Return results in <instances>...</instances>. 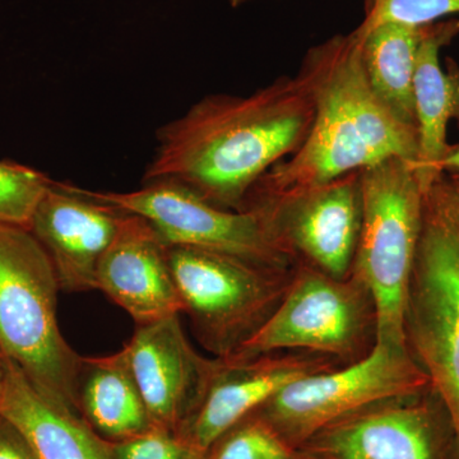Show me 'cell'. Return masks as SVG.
<instances>
[{
	"instance_id": "obj_7",
	"label": "cell",
	"mask_w": 459,
	"mask_h": 459,
	"mask_svg": "<svg viewBox=\"0 0 459 459\" xmlns=\"http://www.w3.org/2000/svg\"><path fill=\"white\" fill-rule=\"evenodd\" d=\"M175 285L198 342L228 359L273 316L291 271L261 267L223 253L168 247Z\"/></svg>"
},
{
	"instance_id": "obj_16",
	"label": "cell",
	"mask_w": 459,
	"mask_h": 459,
	"mask_svg": "<svg viewBox=\"0 0 459 459\" xmlns=\"http://www.w3.org/2000/svg\"><path fill=\"white\" fill-rule=\"evenodd\" d=\"M459 35V20L424 27L416 62L413 99L418 126V159L412 166L425 195L442 177L440 162L451 150L446 128L452 120L459 126V68L440 65V51Z\"/></svg>"
},
{
	"instance_id": "obj_23",
	"label": "cell",
	"mask_w": 459,
	"mask_h": 459,
	"mask_svg": "<svg viewBox=\"0 0 459 459\" xmlns=\"http://www.w3.org/2000/svg\"><path fill=\"white\" fill-rule=\"evenodd\" d=\"M110 443L111 459H199L197 453L174 431L152 428L122 442Z\"/></svg>"
},
{
	"instance_id": "obj_5",
	"label": "cell",
	"mask_w": 459,
	"mask_h": 459,
	"mask_svg": "<svg viewBox=\"0 0 459 459\" xmlns=\"http://www.w3.org/2000/svg\"><path fill=\"white\" fill-rule=\"evenodd\" d=\"M404 333L448 416L451 459H459V234L434 186L425 195Z\"/></svg>"
},
{
	"instance_id": "obj_2",
	"label": "cell",
	"mask_w": 459,
	"mask_h": 459,
	"mask_svg": "<svg viewBox=\"0 0 459 459\" xmlns=\"http://www.w3.org/2000/svg\"><path fill=\"white\" fill-rule=\"evenodd\" d=\"M300 72L313 93L312 128L294 155L265 172L250 193L286 195L395 157L416 161L418 132L377 101L365 77L355 32L312 48Z\"/></svg>"
},
{
	"instance_id": "obj_26",
	"label": "cell",
	"mask_w": 459,
	"mask_h": 459,
	"mask_svg": "<svg viewBox=\"0 0 459 459\" xmlns=\"http://www.w3.org/2000/svg\"><path fill=\"white\" fill-rule=\"evenodd\" d=\"M439 170L442 174L449 175L452 179L459 181V144L451 146V150L440 162Z\"/></svg>"
},
{
	"instance_id": "obj_18",
	"label": "cell",
	"mask_w": 459,
	"mask_h": 459,
	"mask_svg": "<svg viewBox=\"0 0 459 459\" xmlns=\"http://www.w3.org/2000/svg\"><path fill=\"white\" fill-rule=\"evenodd\" d=\"M77 397L84 421L108 442L131 439L153 428L123 350L82 358Z\"/></svg>"
},
{
	"instance_id": "obj_10",
	"label": "cell",
	"mask_w": 459,
	"mask_h": 459,
	"mask_svg": "<svg viewBox=\"0 0 459 459\" xmlns=\"http://www.w3.org/2000/svg\"><path fill=\"white\" fill-rule=\"evenodd\" d=\"M256 208L296 262L328 276H350L361 228L360 171L313 188L280 195L250 193L243 211Z\"/></svg>"
},
{
	"instance_id": "obj_9",
	"label": "cell",
	"mask_w": 459,
	"mask_h": 459,
	"mask_svg": "<svg viewBox=\"0 0 459 459\" xmlns=\"http://www.w3.org/2000/svg\"><path fill=\"white\" fill-rule=\"evenodd\" d=\"M92 197L146 220L168 247H192L237 256L277 271H291L294 256L255 208L230 211L169 180L147 181L132 192H93Z\"/></svg>"
},
{
	"instance_id": "obj_12",
	"label": "cell",
	"mask_w": 459,
	"mask_h": 459,
	"mask_svg": "<svg viewBox=\"0 0 459 459\" xmlns=\"http://www.w3.org/2000/svg\"><path fill=\"white\" fill-rule=\"evenodd\" d=\"M123 352L153 428L178 433L197 409L219 360L195 351L180 314L137 325Z\"/></svg>"
},
{
	"instance_id": "obj_4",
	"label": "cell",
	"mask_w": 459,
	"mask_h": 459,
	"mask_svg": "<svg viewBox=\"0 0 459 459\" xmlns=\"http://www.w3.org/2000/svg\"><path fill=\"white\" fill-rule=\"evenodd\" d=\"M360 181L361 228L351 273L373 296L376 342L407 347L404 316L425 193L412 161L397 157L364 169Z\"/></svg>"
},
{
	"instance_id": "obj_11",
	"label": "cell",
	"mask_w": 459,
	"mask_h": 459,
	"mask_svg": "<svg viewBox=\"0 0 459 459\" xmlns=\"http://www.w3.org/2000/svg\"><path fill=\"white\" fill-rule=\"evenodd\" d=\"M299 449L307 459H451L452 430L429 386L337 420Z\"/></svg>"
},
{
	"instance_id": "obj_20",
	"label": "cell",
	"mask_w": 459,
	"mask_h": 459,
	"mask_svg": "<svg viewBox=\"0 0 459 459\" xmlns=\"http://www.w3.org/2000/svg\"><path fill=\"white\" fill-rule=\"evenodd\" d=\"M204 459H307L285 442L258 413L252 412L222 434Z\"/></svg>"
},
{
	"instance_id": "obj_19",
	"label": "cell",
	"mask_w": 459,
	"mask_h": 459,
	"mask_svg": "<svg viewBox=\"0 0 459 459\" xmlns=\"http://www.w3.org/2000/svg\"><path fill=\"white\" fill-rule=\"evenodd\" d=\"M424 27L385 23L367 33L353 31L360 39L362 68L377 101L416 132L413 82Z\"/></svg>"
},
{
	"instance_id": "obj_25",
	"label": "cell",
	"mask_w": 459,
	"mask_h": 459,
	"mask_svg": "<svg viewBox=\"0 0 459 459\" xmlns=\"http://www.w3.org/2000/svg\"><path fill=\"white\" fill-rule=\"evenodd\" d=\"M433 186L439 193L459 234V181L452 179L449 175L443 174Z\"/></svg>"
},
{
	"instance_id": "obj_6",
	"label": "cell",
	"mask_w": 459,
	"mask_h": 459,
	"mask_svg": "<svg viewBox=\"0 0 459 459\" xmlns=\"http://www.w3.org/2000/svg\"><path fill=\"white\" fill-rule=\"evenodd\" d=\"M377 340L373 296L359 277L333 279L296 262L291 281L276 312L228 362L295 350L329 356L347 365L360 360Z\"/></svg>"
},
{
	"instance_id": "obj_29",
	"label": "cell",
	"mask_w": 459,
	"mask_h": 459,
	"mask_svg": "<svg viewBox=\"0 0 459 459\" xmlns=\"http://www.w3.org/2000/svg\"><path fill=\"white\" fill-rule=\"evenodd\" d=\"M204 455H202V457H201V458H199V459H204Z\"/></svg>"
},
{
	"instance_id": "obj_24",
	"label": "cell",
	"mask_w": 459,
	"mask_h": 459,
	"mask_svg": "<svg viewBox=\"0 0 459 459\" xmlns=\"http://www.w3.org/2000/svg\"><path fill=\"white\" fill-rule=\"evenodd\" d=\"M0 459H39L20 430L0 416Z\"/></svg>"
},
{
	"instance_id": "obj_21",
	"label": "cell",
	"mask_w": 459,
	"mask_h": 459,
	"mask_svg": "<svg viewBox=\"0 0 459 459\" xmlns=\"http://www.w3.org/2000/svg\"><path fill=\"white\" fill-rule=\"evenodd\" d=\"M51 183L44 172L0 160V222L30 229L33 213Z\"/></svg>"
},
{
	"instance_id": "obj_28",
	"label": "cell",
	"mask_w": 459,
	"mask_h": 459,
	"mask_svg": "<svg viewBox=\"0 0 459 459\" xmlns=\"http://www.w3.org/2000/svg\"><path fill=\"white\" fill-rule=\"evenodd\" d=\"M247 2H252V0H230V4H231L232 7L237 8L240 7L241 4H246Z\"/></svg>"
},
{
	"instance_id": "obj_3",
	"label": "cell",
	"mask_w": 459,
	"mask_h": 459,
	"mask_svg": "<svg viewBox=\"0 0 459 459\" xmlns=\"http://www.w3.org/2000/svg\"><path fill=\"white\" fill-rule=\"evenodd\" d=\"M59 291L53 263L30 229L0 222V347L42 397L81 415L82 356L60 331Z\"/></svg>"
},
{
	"instance_id": "obj_13",
	"label": "cell",
	"mask_w": 459,
	"mask_h": 459,
	"mask_svg": "<svg viewBox=\"0 0 459 459\" xmlns=\"http://www.w3.org/2000/svg\"><path fill=\"white\" fill-rule=\"evenodd\" d=\"M126 214L87 189L53 180L33 213L30 231L49 255L60 290H96L100 262Z\"/></svg>"
},
{
	"instance_id": "obj_14",
	"label": "cell",
	"mask_w": 459,
	"mask_h": 459,
	"mask_svg": "<svg viewBox=\"0 0 459 459\" xmlns=\"http://www.w3.org/2000/svg\"><path fill=\"white\" fill-rule=\"evenodd\" d=\"M217 360L197 409L177 433L197 453L207 451L229 429L286 385L341 364L309 351L273 352L243 362Z\"/></svg>"
},
{
	"instance_id": "obj_15",
	"label": "cell",
	"mask_w": 459,
	"mask_h": 459,
	"mask_svg": "<svg viewBox=\"0 0 459 459\" xmlns=\"http://www.w3.org/2000/svg\"><path fill=\"white\" fill-rule=\"evenodd\" d=\"M96 290L126 310L137 325L181 314L168 246L146 220L135 214H126L102 256Z\"/></svg>"
},
{
	"instance_id": "obj_22",
	"label": "cell",
	"mask_w": 459,
	"mask_h": 459,
	"mask_svg": "<svg viewBox=\"0 0 459 459\" xmlns=\"http://www.w3.org/2000/svg\"><path fill=\"white\" fill-rule=\"evenodd\" d=\"M459 13V0H365V17L355 30L367 33L385 23L422 27Z\"/></svg>"
},
{
	"instance_id": "obj_8",
	"label": "cell",
	"mask_w": 459,
	"mask_h": 459,
	"mask_svg": "<svg viewBox=\"0 0 459 459\" xmlns=\"http://www.w3.org/2000/svg\"><path fill=\"white\" fill-rule=\"evenodd\" d=\"M428 389L427 374L407 347L376 342L360 360L295 380L255 412L299 449L323 428L356 411Z\"/></svg>"
},
{
	"instance_id": "obj_1",
	"label": "cell",
	"mask_w": 459,
	"mask_h": 459,
	"mask_svg": "<svg viewBox=\"0 0 459 459\" xmlns=\"http://www.w3.org/2000/svg\"><path fill=\"white\" fill-rule=\"evenodd\" d=\"M313 119L301 72L247 96H205L157 131L142 181H175L217 207L243 211L263 175L301 147Z\"/></svg>"
},
{
	"instance_id": "obj_27",
	"label": "cell",
	"mask_w": 459,
	"mask_h": 459,
	"mask_svg": "<svg viewBox=\"0 0 459 459\" xmlns=\"http://www.w3.org/2000/svg\"><path fill=\"white\" fill-rule=\"evenodd\" d=\"M5 373H7V356L0 347V394H2L3 385H4Z\"/></svg>"
},
{
	"instance_id": "obj_17",
	"label": "cell",
	"mask_w": 459,
	"mask_h": 459,
	"mask_svg": "<svg viewBox=\"0 0 459 459\" xmlns=\"http://www.w3.org/2000/svg\"><path fill=\"white\" fill-rule=\"evenodd\" d=\"M0 416L20 430L39 459H111L108 440L82 416L42 397L8 358Z\"/></svg>"
}]
</instances>
